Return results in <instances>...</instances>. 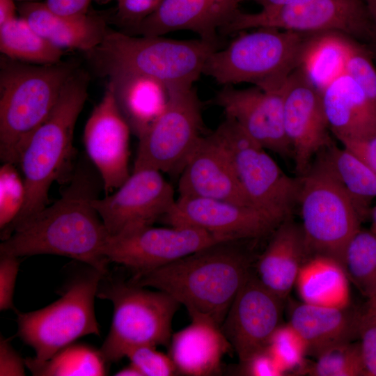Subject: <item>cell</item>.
<instances>
[{"mask_svg":"<svg viewBox=\"0 0 376 376\" xmlns=\"http://www.w3.org/2000/svg\"><path fill=\"white\" fill-rule=\"evenodd\" d=\"M101 188V177L80 162L61 198L3 240L0 255L66 256L107 275L110 235L93 205Z\"/></svg>","mask_w":376,"mask_h":376,"instance_id":"6da1fadb","label":"cell"},{"mask_svg":"<svg viewBox=\"0 0 376 376\" xmlns=\"http://www.w3.org/2000/svg\"><path fill=\"white\" fill-rule=\"evenodd\" d=\"M225 241L203 248L159 268L132 275L131 283L166 292L182 304L191 318L220 327L235 297L253 269L251 256Z\"/></svg>","mask_w":376,"mask_h":376,"instance_id":"7a4b0ae2","label":"cell"},{"mask_svg":"<svg viewBox=\"0 0 376 376\" xmlns=\"http://www.w3.org/2000/svg\"><path fill=\"white\" fill-rule=\"evenodd\" d=\"M88 75L77 68L64 84L45 120L35 131L19 159L25 199L4 239L44 210L54 181L69 182L74 173L73 133L88 96Z\"/></svg>","mask_w":376,"mask_h":376,"instance_id":"3957f363","label":"cell"},{"mask_svg":"<svg viewBox=\"0 0 376 376\" xmlns=\"http://www.w3.org/2000/svg\"><path fill=\"white\" fill-rule=\"evenodd\" d=\"M6 58L0 70V157L3 163L19 164L77 65L75 61L35 65Z\"/></svg>","mask_w":376,"mask_h":376,"instance_id":"277c9868","label":"cell"},{"mask_svg":"<svg viewBox=\"0 0 376 376\" xmlns=\"http://www.w3.org/2000/svg\"><path fill=\"white\" fill-rule=\"evenodd\" d=\"M217 49L201 38L135 36L108 29L102 42L88 53L105 75L130 72L155 79L169 88H190L203 74L208 56Z\"/></svg>","mask_w":376,"mask_h":376,"instance_id":"5b68a950","label":"cell"},{"mask_svg":"<svg viewBox=\"0 0 376 376\" xmlns=\"http://www.w3.org/2000/svg\"><path fill=\"white\" fill-rule=\"evenodd\" d=\"M255 29L241 34L226 48L211 52L203 74L224 86L249 83L265 91L282 89L299 67L308 43L317 33Z\"/></svg>","mask_w":376,"mask_h":376,"instance_id":"8992f818","label":"cell"},{"mask_svg":"<svg viewBox=\"0 0 376 376\" xmlns=\"http://www.w3.org/2000/svg\"><path fill=\"white\" fill-rule=\"evenodd\" d=\"M97 297L111 301L110 330L100 351L107 363L117 362L140 345L169 347L172 321L180 303L165 292L149 290L130 281H107Z\"/></svg>","mask_w":376,"mask_h":376,"instance_id":"52a82bcc","label":"cell"},{"mask_svg":"<svg viewBox=\"0 0 376 376\" xmlns=\"http://www.w3.org/2000/svg\"><path fill=\"white\" fill-rule=\"evenodd\" d=\"M104 275L90 267L76 276L62 296L41 309L17 312V334L45 361L80 337L100 335L95 314V298Z\"/></svg>","mask_w":376,"mask_h":376,"instance_id":"ba28073f","label":"cell"},{"mask_svg":"<svg viewBox=\"0 0 376 376\" xmlns=\"http://www.w3.org/2000/svg\"><path fill=\"white\" fill-rule=\"evenodd\" d=\"M259 28L338 32L368 45L376 40V22L363 0H294L255 13L240 10L220 33L226 35Z\"/></svg>","mask_w":376,"mask_h":376,"instance_id":"9c48e42d","label":"cell"},{"mask_svg":"<svg viewBox=\"0 0 376 376\" xmlns=\"http://www.w3.org/2000/svg\"><path fill=\"white\" fill-rule=\"evenodd\" d=\"M299 203L307 259L332 258L343 265L346 246L361 228L362 215L328 175L310 165L300 176Z\"/></svg>","mask_w":376,"mask_h":376,"instance_id":"30bf717a","label":"cell"},{"mask_svg":"<svg viewBox=\"0 0 376 376\" xmlns=\"http://www.w3.org/2000/svg\"><path fill=\"white\" fill-rule=\"evenodd\" d=\"M214 133L228 151L250 205L280 224L299 201L300 180L288 176L233 119L225 120Z\"/></svg>","mask_w":376,"mask_h":376,"instance_id":"8fae6325","label":"cell"},{"mask_svg":"<svg viewBox=\"0 0 376 376\" xmlns=\"http://www.w3.org/2000/svg\"><path fill=\"white\" fill-rule=\"evenodd\" d=\"M166 107L139 139L133 171L180 173L202 136L201 104L193 87H171Z\"/></svg>","mask_w":376,"mask_h":376,"instance_id":"7c38bea8","label":"cell"},{"mask_svg":"<svg viewBox=\"0 0 376 376\" xmlns=\"http://www.w3.org/2000/svg\"><path fill=\"white\" fill-rule=\"evenodd\" d=\"M223 235L187 226H147L110 236L104 254L110 262L140 274L166 265L203 248L231 241Z\"/></svg>","mask_w":376,"mask_h":376,"instance_id":"4fadbf2b","label":"cell"},{"mask_svg":"<svg viewBox=\"0 0 376 376\" xmlns=\"http://www.w3.org/2000/svg\"><path fill=\"white\" fill-rule=\"evenodd\" d=\"M175 200L172 185L162 173L147 169L133 171L114 192L95 198L93 205L110 236H116L152 226Z\"/></svg>","mask_w":376,"mask_h":376,"instance_id":"5bb4252c","label":"cell"},{"mask_svg":"<svg viewBox=\"0 0 376 376\" xmlns=\"http://www.w3.org/2000/svg\"><path fill=\"white\" fill-rule=\"evenodd\" d=\"M283 125L297 172L303 175L315 155L332 143L321 93L299 67L283 87Z\"/></svg>","mask_w":376,"mask_h":376,"instance_id":"9a60e30c","label":"cell"},{"mask_svg":"<svg viewBox=\"0 0 376 376\" xmlns=\"http://www.w3.org/2000/svg\"><path fill=\"white\" fill-rule=\"evenodd\" d=\"M283 302L260 282L252 269L221 326L240 363L267 346L281 324Z\"/></svg>","mask_w":376,"mask_h":376,"instance_id":"2e32d148","label":"cell"},{"mask_svg":"<svg viewBox=\"0 0 376 376\" xmlns=\"http://www.w3.org/2000/svg\"><path fill=\"white\" fill-rule=\"evenodd\" d=\"M162 219L171 226L196 228L232 240L259 238L279 225L252 206L183 196Z\"/></svg>","mask_w":376,"mask_h":376,"instance_id":"e0dca14e","label":"cell"},{"mask_svg":"<svg viewBox=\"0 0 376 376\" xmlns=\"http://www.w3.org/2000/svg\"><path fill=\"white\" fill-rule=\"evenodd\" d=\"M130 132L109 84L102 99L88 119L84 132L86 151L102 180L105 195L116 190L130 175Z\"/></svg>","mask_w":376,"mask_h":376,"instance_id":"ac0fdd59","label":"cell"},{"mask_svg":"<svg viewBox=\"0 0 376 376\" xmlns=\"http://www.w3.org/2000/svg\"><path fill=\"white\" fill-rule=\"evenodd\" d=\"M214 102L226 117L235 120L264 148L282 157H292L283 125V88L265 91L255 86L243 89L224 86Z\"/></svg>","mask_w":376,"mask_h":376,"instance_id":"d6986e66","label":"cell"},{"mask_svg":"<svg viewBox=\"0 0 376 376\" xmlns=\"http://www.w3.org/2000/svg\"><path fill=\"white\" fill-rule=\"evenodd\" d=\"M178 190L179 196L251 206L228 151L214 132L199 139L180 173Z\"/></svg>","mask_w":376,"mask_h":376,"instance_id":"ffe728a7","label":"cell"},{"mask_svg":"<svg viewBox=\"0 0 376 376\" xmlns=\"http://www.w3.org/2000/svg\"><path fill=\"white\" fill-rule=\"evenodd\" d=\"M238 0H164L151 15L121 31L132 36H156L190 31L217 45L218 33L240 11Z\"/></svg>","mask_w":376,"mask_h":376,"instance_id":"44dd1931","label":"cell"},{"mask_svg":"<svg viewBox=\"0 0 376 376\" xmlns=\"http://www.w3.org/2000/svg\"><path fill=\"white\" fill-rule=\"evenodd\" d=\"M233 349L221 327L211 320L196 318L173 334L168 354L178 375H217L221 373L224 356Z\"/></svg>","mask_w":376,"mask_h":376,"instance_id":"7402d4cb","label":"cell"},{"mask_svg":"<svg viewBox=\"0 0 376 376\" xmlns=\"http://www.w3.org/2000/svg\"><path fill=\"white\" fill-rule=\"evenodd\" d=\"M360 313L350 305L334 308L301 302L293 307L288 323L304 340L307 356L317 359L331 348L358 339Z\"/></svg>","mask_w":376,"mask_h":376,"instance_id":"603a6c76","label":"cell"},{"mask_svg":"<svg viewBox=\"0 0 376 376\" xmlns=\"http://www.w3.org/2000/svg\"><path fill=\"white\" fill-rule=\"evenodd\" d=\"M306 260L301 227L288 218L272 232L268 245L253 269L260 282L284 301Z\"/></svg>","mask_w":376,"mask_h":376,"instance_id":"cb8c5ba5","label":"cell"},{"mask_svg":"<svg viewBox=\"0 0 376 376\" xmlns=\"http://www.w3.org/2000/svg\"><path fill=\"white\" fill-rule=\"evenodd\" d=\"M321 97L329 128L339 141L376 134V108L347 73L328 85Z\"/></svg>","mask_w":376,"mask_h":376,"instance_id":"d4e9b609","label":"cell"},{"mask_svg":"<svg viewBox=\"0 0 376 376\" xmlns=\"http://www.w3.org/2000/svg\"><path fill=\"white\" fill-rule=\"evenodd\" d=\"M18 11L38 33L62 49H77L88 52L102 42L108 30L101 17L58 15L44 2L26 1L18 7Z\"/></svg>","mask_w":376,"mask_h":376,"instance_id":"484cf974","label":"cell"},{"mask_svg":"<svg viewBox=\"0 0 376 376\" xmlns=\"http://www.w3.org/2000/svg\"><path fill=\"white\" fill-rule=\"evenodd\" d=\"M109 84L131 132L140 139L165 109L169 87L155 79L125 72H112Z\"/></svg>","mask_w":376,"mask_h":376,"instance_id":"4316f807","label":"cell"},{"mask_svg":"<svg viewBox=\"0 0 376 376\" xmlns=\"http://www.w3.org/2000/svg\"><path fill=\"white\" fill-rule=\"evenodd\" d=\"M311 165L332 178L349 196L363 218L376 198V173L349 149L331 143L314 157Z\"/></svg>","mask_w":376,"mask_h":376,"instance_id":"83f0119b","label":"cell"},{"mask_svg":"<svg viewBox=\"0 0 376 376\" xmlns=\"http://www.w3.org/2000/svg\"><path fill=\"white\" fill-rule=\"evenodd\" d=\"M295 285L304 303L334 308L350 305L349 279L343 265L332 258H308L302 264Z\"/></svg>","mask_w":376,"mask_h":376,"instance_id":"f1b7e54d","label":"cell"},{"mask_svg":"<svg viewBox=\"0 0 376 376\" xmlns=\"http://www.w3.org/2000/svg\"><path fill=\"white\" fill-rule=\"evenodd\" d=\"M352 40L338 32L317 33L311 38L299 68L320 93L345 73Z\"/></svg>","mask_w":376,"mask_h":376,"instance_id":"f546056e","label":"cell"},{"mask_svg":"<svg viewBox=\"0 0 376 376\" xmlns=\"http://www.w3.org/2000/svg\"><path fill=\"white\" fill-rule=\"evenodd\" d=\"M0 50L10 59L37 64L60 62L63 53L22 17L0 26Z\"/></svg>","mask_w":376,"mask_h":376,"instance_id":"4dcf8cb0","label":"cell"},{"mask_svg":"<svg viewBox=\"0 0 376 376\" xmlns=\"http://www.w3.org/2000/svg\"><path fill=\"white\" fill-rule=\"evenodd\" d=\"M26 367L37 376H100L107 373L106 363L100 350L72 343L45 361L26 358Z\"/></svg>","mask_w":376,"mask_h":376,"instance_id":"1f68e13d","label":"cell"},{"mask_svg":"<svg viewBox=\"0 0 376 376\" xmlns=\"http://www.w3.org/2000/svg\"><path fill=\"white\" fill-rule=\"evenodd\" d=\"M343 267L349 280L368 300L376 294V232L360 228L349 241Z\"/></svg>","mask_w":376,"mask_h":376,"instance_id":"d6a6232c","label":"cell"},{"mask_svg":"<svg viewBox=\"0 0 376 376\" xmlns=\"http://www.w3.org/2000/svg\"><path fill=\"white\" fill-rule=\"evenodd\" d=\"M305 373L313 376H366L359 341L344 343L324 352Z\"/></svg>","mask_w":376,"mask_h":376,"instance_id":"836d02e7","label":"cell"},{"mask_svg":"<svg viewBox=\"0 0 376 376\" xmlns=\"http://www.w3.org/2000/svg\"><path fill=\"white\" fill-rule=\"evenodd\" d=\"M267 347L285 373L295 370L305 373L308 367L305 364L306 346L298 332L289 323L278 326Z\"/></svg>","mask_w":376,"mask_h":376,"instance_id":"e575fe53","label":"cell"},{"mask_svg":"<svg viewBox=\"0 0 376 376\" xmlns=\"http://www.w3.org/2000/svg\"><path fill=\"white\" fill-rule=\"evenodd\" d=\"M15 164L3 163L0 169V230L3 240L21 211L25 199L24 180Z\"/></svg>","mask_w":376,"mask_h":376,"instance_id":"d590c367","label":"cell"},{"mask_svg":"<svg viewBox=\"0 0 376 376\" xmlns=\"http://www.w3.org/2000/svg\"><path fill=\"white\" fill-rule=\"evenodd\" d=\"M345 73L359 84L376 108V64L368 47L354 39L351 43Z\"/></svg>","mask_w":376,"mask_h":376,"instance_id":"8d00e7d4","label":"cell"},{"mask_svg":"<svg viewBox=\"0 0 376 376\" xmlns=\"http://www.w3.org/2000/svg\"><path fill=\"white\" fill-rule=\"evenodd\" d=\"M152 345H140L126 354L142 376L178 375L176 367L169 354L157 351Z\"/></svg>","mask_w":376,"mask_h":376,"instance_id":"74e56055","label":"cell"},{"mask_svg":"<svg viewBox=\"0 0 376 376\" xmlns=\"http://www.w3.org/2000/svg\"><path fill=\"white\" fill-rule=\"evenodd\" d=\"M358 334L366 376H376V307L361 308Z\"/></svg>","mask_w":376,"mask_h":376,"instance_id":"f35d334b","label":"cell"},{"mask_svg":"<svg viewBox=\"0 0 376 376\" xmlns=\"http://www.w3.org/2000/svg\"><path fill=\"white\" fill-rule=\"evenodd\" d=\"M164 0H116V20L123 30L132 28L151 15Z\"/></svg>","mask_w":376,"mask_h":376,"instance_id":"ab89813d","label":"cell"},{"mask_svg":"<svg viewBox=\"0 0 376 376\" xmlns=\"http://www.w3.org/2000/svg\"><path fill=\"white\" fill-rule=\"evenodd\" d=\"M0 310L14 308L13 297L15 282L19 269V258L0 255Z\"/></svg>","mask_w":376,"mask_h":376,"instance_id":"60d3db41","label":"cell"},{"mask_svg":"<svg viewBox=\"0 0 376 376\" xmlns=\"http://www.w3.org/2000/svg\"><path fill=\"white\" fill-rule=\"evenodd\" d=\"M240 373L249 376H282L285 372L266 347L243 363Z\"/></svg>","mask_w":376,"mask_h":376,"instance_id":"b9f144b4","label":"cell"},{"mask_svg":"<svg viewBox=\"0 0 376 376\" xmlns=\"http://www.w3.org/2000/svg\"><path fill=\"white\" fill-rule=\"evenodd\" d=\"M25 360L14 350L8 339L1 336L0 340V375H25Z\"/></svg>","mask_w":376,"mask_h":376,"instance_id":"7bdbcfd3","label":"cell"},{"mask_svg":"<svg viewBox=\"0 0 376 376\" xmlns=\"http://www.w3.org/2000/svg\"><path fill=\"white\" fill-rule=\"evenodd\" d=\"M340 142L376 173V134L361 138L345 139Z\"/></svg>","mask_w":376,"mask_h":376,"instance_id":"ee69618b","label":"cell"},{"mask_svg":"<svg viewBox=\"0 0 376 376\" xmlns=\"http://www.w3.org/2000/svg\"><path fill=\"white\" fill-rule=\"evenodd\" d=\"M92 0H45L44 3L52 12L65 16H81L87 14Z\"/></svg>","mask_w":376,"mask_h":376,"instance_id":"f6af8a7d","label":"cell"},{"mask_svg":"<svg viewBox=\"0 0 376 376\" xmlns=\"http://www.w3.org/2000/svg\"><path fill=\"white\" fill-rule=\"evenodd\" d=\"M16 10L14 0H0V26L17 17Z\"/></svg>","mask_w":376,"mask_h":376,"instance_id":"bcb514c9","label":"cell"},{"mask_svg":"<svg viewBox=\"0 0 376 376\" xmlns=\"http://www.w3.org/2000/svg\"><path fill=\"white\" fill-rule=\"evenodd\" d=\"M240 3L246 1H253L259 4L262 9H268L279 7L290 3L294 0H238Z\"/></svg>","mask_w":376,"mask_h":376,"instance_id":"7dc6e473","label":"cell"},{"mask_svg":"<svg viewBox=\"0 0 376 376\" xmlns=\"http://www.w3.org/2000/svg\"><path fill=\"white\" fill-rule=\"evenodd\" d=\"M114 375L116 376H142L139 370L130 363L117 371Z\"/></svg>","mask_w":376,"mask_h":376,"instance_id":"c3c4849f","label":"cell"},{"mask_svg":"<svg viewBox=\"0 0 376 376\" xmlns=\"http://www.w3.org/2000/svg\"><path fill=\"white\" fill-rule=\"evenodd\" d=\"M372 227L371 229L376 232V206L371 210Z\"/></svg>","mask_w":376,"mask_h":376,"instance_id":"681fc988","label":"cell"},{"mask_svg":"<svg viewBox=\"0 0 376 376\" xmlns=\"http://www.w3.org/2000/svg\"><path fill=\"white\" fill-rule=\"evenodd\" d=\"M368 47L369 49L371 52L373 58V59L375 61V63L376 64V40L371 42V43H370Z\"/></svg>","mask_w":376,"mask_h":376,"instance_id":"f907efd6","label":"cell"},{"mask_svg":"<svg viewBox=\"0 0 376 376\" xmlns=\"http://www.w3.org/2000/svg\"><path fill=\"white\" fill-rule=\"evenodd\" d=\"M369 8L376 22V0L373 1L372 3L369 6Z\"/></svg>","mask_w":376,"mask_h":376,"instance_id":"816d5d0a","label":"cell"},{"mask_svg":"<svg viewBox=\"0 0 376 376\" xmlns=\"http://www.w3.org/2000/svg\"><path fill=\"white\" fill-rule=\"evenodd\" d=\"M368 302L376 307V294L372 299L368 300Z\"/></svg>","mask_w":376,"mask_h":376,"instance_id":"f5cc1de1","label":"cell"},{"mask_svg":"<svg viewBox=\"0 0 376 376\" xmlns=\"http://www.w3.org/2000/svg\"><path fill=\"white\" fill-rule=\"evenodd\" d=\"M373 0H370V1H369V3H368V8H369L370 5L371 4V3L373 2Z\"/></svg>","mask_w":376,"mask_h":376,"instance_id":"db71d44e","label":"cell"},{"mask_svg":"<svg viewBox=\"0 0 376 376\" xmlns=\"http://www.w3.org/2000/svg\"><path fill=\"white\" fill-rule=\"evenodd\" d=\"M363 1L366 2V4H368L370 0H363Z\"/></svg>","mask_w":376,"mask_h":376,"instance_id":"11a10c76","label":"cell"},{"mask_svg":"<svg viewBox=\"0 0 376 376\" xmlns=\"http://www.w3.org/2000/svg\"><path fill=\"white\" fill-rule=\"evenodd\" d=\"M21 1H31L33 0H21Z\"/></svg>","mask_w":376,"mask_h":376,"instance_id":"9f6ffc18","label":"cell"},{"mask_svg":"<svg viewBox=\"0 0 376 376\" xmlns=\"http://www.w3.org/2000/svg\"><path fill=\"white\" fill-rule=\"evenodd\" d=\"M111 1V0H107V1Z\"/></svg>","mask_w":376,"mask_h":376,"instance_id":"6f0895ef","label":"cell"}]
</instances>
